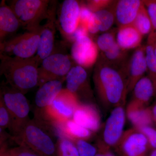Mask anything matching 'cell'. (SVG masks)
I'll return each instance as SVG.
<instances>
[{
	"label": "cell",
	"instance_id": "484cf974",
	"mask_svg": "<svg viewBox=\"0 0 156 156\" xmlns=\"http://www.w3.org/2000/svg\"><path fill=\"white\" fill-rule=\"evenodd\" d=\"M132 25L143 36L149 34L153 30L151 22L144 2Z\"/></svg>",
	"mask_w": 156,
	"mask_h": 156
},
{
	"label": "cell",
	"instance_id": "9a60e30c",
	"mask_svg": "<svg viewBox=\"0 0 156 156\" xmlns=\"http://www.w3.org/2000/svg\"><path fill=\"white\" fill-rule=\"evenodd\" d=\"M73 119L94 133L99 131L101 127L99 111L94 105L89 102L79 103L75 110Z\"/></svg>",
	"mask_w": 156,
	"mask_h": 156
},
{
	"label": "cell",
	"instance_id": "ac0fdd59",
	"mask_svg": "<svg viewBox=\"0 0 156 156\" xmlns=\"http://www.w3.org/2000/svg\"><path fill=\"white\" fill-rule=\"evenodd\" d=\"M144 1L119 0L115 6V22L119 27L132 24Z\"/></svg>",
	"mask_w": 156,
	"mask_h": 156
},
{
	"label": "cell",
	"instance_id": "74e56055",
	"mask_svg": "<svg viewBox=\"0 0 156 156\" xmlns=\"http://www.w3.org/2000/svg\"><path fill=\"white\" fill-rule=\"evenodd\" d=\"M88 33H89V32L87 30V27L80 23L75 31L69 38L74 42L79 38L88 36Z\"/></svg>",
	"mask_w": 156,
	"mask_h": 156
},
{
	"label": "cell",
	"instance_id": "f35d334b",
	"mask_svg": "<svg viewBox=\"0 0 156 156\" xmlns=\"http://www.w3.org/2000/svg\"><path fill=\"white\" fill-rule=\"evenodd\" d=\"M95 156H117L111 149L98 148V152Z\"/></svg>",
	"mask_w": 156,
	"mask_h": 156
},
{
	"label": "cell",
	"instance_id": "8d00e7d4",
	"mask_svg": "<svg viewBox=\"0 0 156 156\" xmlns=\"http://www.w3.org/2000/svg\"><path fill=\"white\" fill-rule=\"evenodd\" d=\"M92 12L87 5L80 6V23L86 26L93 14Z\"/></svg>",
	"mask_w": 156,
	"mask_h": 156
},
{
	"label": "cell",
	"instance_id": "7402d4cb",
	"mask_svg": "<svg viewBox=\"0 0 156 156\" xmlns=\"http://www.w3.org/2000/svg\"><path fill=\"white\" fill-rule=\"evenodd\" d=\"M143 36L132 24L119 27L117 30L116 41L123 50H127L141 46Z\"/></svg>",
	"mask_w": 156,
	"mask_h": 156
},
{
	"label": "cell",
	"instance_id": "3957f363",
	"mask_svg": "<svg viewBox=\"0 0 156 156\" xmlns=\"http://www.w3.org/2000/svg\"><path fill=\"white\" fill-rule=\"evenodd\" d=\"M48 129L37 120H30L11 138L18 146L28 148L41 156H56L54 143Z\"/></svg>",
	"mask_w": 156,
	"mask_h": 156
},
{
	"label": "cell",
	"instance_id": "603a6c76",
	"mask_svg": "<svg viewBox=\"0 0 156 156\" xmlns=\"http://www.w3.org/2000/svg\"><path fill=\"white\" fill-rule=\"evenodd\" d=\"M131 100L148 106L152 99L156 96L154 85L148 76H144L139 80L132 90Z\"/></svg>",
	"mask_w": 156,
	"mask_h": 156
},
{
	"label": "cell",
	"instance_id": "836d02e7",
	"mask_svg": "<svg viewBox=\"0 0 156 156\" xmlns=\"http://www.w3.org/2000/svg\"><path fill=\"white\" fill-rule=\"evenodd\" d=\"M144 3L150 18L153 30L156 31V0L144 1Z\"/></svg>",
	"mask_w": 156,
	"mask_h": 156
},
{
	"label": "cell",
	"instance_id": "f1b7e54d",
	"mask_svg": "<svg viewBox=\"0 0 156 156\" xmlns=\"http://www.w3.org/2000/svg\"><path fill=\"white\" fill-rule=\"evenodd\" d=\"M116 34L114 30L103 33L98 37L96 44L101 53L106 52L117 43Z\"/></svg>",
	"mask_w": 156,
	"mask_h": 156
},
{
	"label": "cell",
	"instance_id": "1f68e13d",
	"mask_svg": "<svg viewBox=\"0 0 156 156\" xmlns=\"http://www.w3.org/2000/svg\"><path fill=\"white\" fill-rule=\"evenodd\" d=\"M138 130L146 136L151 149H156V128L152 126H147Z\"/></svg>",
	"mask_w": 156,
	"mask_h": 156
},
{
	"label": "cell",
	"instance_id": "4316f807",
	"mask_svg": "<svg viewBox=\"0 0 156 156\" xmlns=\"http://www.w3.org/2000/svg\"><path fill=\"white\" fill-rule=\"evenodd\" d=\"M56 145V156H80L74 142L68 138L58 137Z\"/></svg>",
	"mask_w": 156,
	"mask_h": 156
},
{
	"label": "cell",
	"instance_id": "ab89813d",
	"mask_svg": "<svg viewBox=\"0 0 156 156\" xmlns=\"http://www.w3.org/2000/svg\"><path fill=\"white\" fill-rule=\"evenodd\" d=\"M150 109L154 123L156 125V99L150 107Z\"/></svg>",
	"mask_w": 156,
	"mask_h": 156
},
{
	"label": "cell",
	"instance_id": "8fae6325",
	"mask_svg": "<svg viewBox=\"0 0 156 156\" xmlns=\"http://www.w3.org/2000/svg\"><path fill=\"white\" fill-rule=\"evenodd\" d=\"M122 69L126 76L129 93L132 92L136 83L147 72L145 45H141L136 49Z\"/></svg>",
	"mask_w": 156,
	"mask_h": 156
},
{
	"label": "cell",
	"instance_id": "ba28073f",
	"mask_svg": "<svg viewBox=\"0 0 156 156\" xmlns=\"http://www.w3.org/2000/svg\"><path fill=\"white\" fill-rule=\"evenodd\" d=\"M40 31L41 28L27 31L3 42L1 44V55L21 58L34 57L38 48Z\"/></svg>",
	"mask_w": 156,
	"mask_h": 156
},
{
	"label": "cell",
	"instance_id": "e0dca14e",
	"mask_svg": "<svg viewBox=\"0 0 156 156\" xmlns=\"http://www.w3.org/2000/svg\"><path fill=\"white\" fill-rule=\"evenodd\" d=\"M58 137H66L73 141L79 140H88L93 137V132L77 124L73 119L63 122L51 124Z\"/></svg>",
	"mask_w": 156,
	"mask_h": 156
},
{
	"label": "cell",
	"instance_id": "ffe728a7",
	"mask_svg": "<svg viewBox=\"0 0 156 156\" xmlns=\"http://www.w3.org/2000/svg\"><path fill=\"white\" fill-rule=\"evenodd\" d=\"M63 81H48L40 87L35 97V103L39 111L44 110L52 103L62 89Z\"/></svg>",
	"mask_w": 156,
	"mask_h": 156
},
{
	"label": "cell",
	"instance_id": "4dcf8cb0",
	"mask_svg": "<svg viewBox=\"0 0 156 156\" xmlns=\"http://www.w3.org/2000/svg\"><path fill=\"white\" fill-rule=\"evenodd\" d=\"M11 119L9 110L5 105L2 98L0 100V129L11 130Z\"/></svg>",
	"mask_w": 156,
	"mask_h": 156
},
{
	"label": "cell",
	"instance_id": "5bb4252c",
	"mask_svg": "<svg viewBox=\"0 0 156 156\" xmlns=\"http://www.w3.org/2000/svg\"><path fill=\"white\" fill-rule=\"evenodd\" d=\"M80 5L76 0H65L59 12V26L62 32L69 37L80 24Z\"/></svg>",
	"mask_w": 156,
	"mask_h": 156
},
{
	"label": "cell",
	"instance_id": "f546056e",
	"mask_svg": "<svg viewBox=\"0 0 156 156\" xmlns=\"http://www.w3.org/2000/svg\"><path fill=\"white\" fill-rule=\"evenodd\" d=\"M74 143L80 156H95L97 153V147L89 143L87 140H79Z\"/></svg>",
	"mask_w": 156,
	"mask_h": 156
},
{
	"label": "cell",
	"instance_id": "277c9868",
	"mask_svg": "<svg viewBox=\"0 0 156 156\" xmlns=\"http://www.w3.org/2000/svg\"><path fill=\"white\" fill-rule=\"evenodd\" d=\"M48 0H16L10 6L18 18L21 26L27 31L40 29L43 19H48L55 10L50 8Z\"/></svg>",
	"mask_w": 156,
	"mask_h": 156
},
{
	"label": "cell",
	"instance_id": "83f0119b",
	"mask_svg": "<svg viewBox=\"0 0 156 156\" xmlns=\"http://www.w3.org/2000/svg\"><path fill=\"white\" fill-rule=\"evenodd\" d=\"M145 56L148 76L153 82L156 92V55L152 45L148 40L145 45Z\"/></svg>",
	"mask_w": 156,
	"mask_h": 156
},
{
	"label": "cell",
	"instance_id": "52a82bcc",
	"mask_svg": "<svg viewBox=\"0 0 156 156\" xmlns=\"http://www.w3.org/2000/svg\"><path fill=\"white\" fill-rule=\"evenodd\" d=\"M126 118L124 106L117 107L111 111L97 140L98 148L111 149L116 147L125 132Z\"/></svg>",
	"mask_w": 156,
	"mask_h": 156
},
{
	"label": "cell",
	"instance_id": "cb8c5ba5",
	"mask_svg": "<svg viewBox=\"0 0 156 156\" xmlns=\"http://www.w3.org/2000/svg\"><path fill=\"white\" fill-rule=\"evenodd\" d=\"M100 56L109 63L120 68L126 65L128 58L127 51L122 49L117 43L106 52L101 53Z\"/></svg>",
	"mask_w": 156,
	"mask_h": 156
},
{
	"label": "cell",
	"instance_id": "60d3db41",
	"mask_svg": "<svg viewBox=\"0 0 156 156\" xmlns=\"http://www.w3.org/2000/svg\"><path fill=\"white\" fill-rule=\"evenodd\" d=\"M148 156H156V149L151 150Z\"/></svg>",
	"mask_w": 156,
	"mask_h": 156
},
{
	"label": "cell",
	"instance_id": "2e32d148",
	"mask_svg": "<svg viewBox=\"0 0 156 156\" xmlns=\"http://www.w3.org/2000/svg\"><path fill=\"white\" fill-rule=\"evenodd\" d=\"M54 12L53 11L50 14L47 23L41 27L38 48L34 56L39 65L44 59L53 53L56 33Z\"/></svg>",
	"mask_w": 156,
	"mask_h": 156
},
{
	"label": "cell",
	"instance_id": "9c48e42d",
	"mask_svg": "<svg viewBox=\"0 0 156 156\" xmlns=\"http://www.w3.org/2000/svg\"><path fill=\"white\" fill-rule=\"evenodd\" d=\"M69 56L61 53H52L42 61L38 68L39 83L41 87L48 81L58 80L63 81L72 67Z\"/></svg>",
	"mask_w": 156,
	"mask_h": 156
},
{
	"label": "cell",
	"instance_id": "4fadbf2b",
	"mask_svg": "<svg viewBox=\"0 0 156 156\" xmlns=\"http://www.w3.org/2000/svg\"><path fill=\"white\" fill-rule=\"evenodd\" d=\"M66 89L77 98L88 99L92 97L85 68L79 65L73 66L66 77Z\"/></svg>",
	"mask_w": 156,
	"mask_h": 156
},
{
	"label": "cell",
	"instance_id": "d4e9b609",
	"mask_svg": "<svg viewBox=\"0 0 156 156\" xmlns=\"http://www.w3.org/2000/svg\"><path fill=\"white\" fill-rule=\"evenodd\" d=\"M116 2L114 1L110 6L93 12L98 20L100 24V32H106L113 25L115 21V6Z\"/></svg>",
	"mask_w": 156,
	"mask_h": 156
},
{
	"label": "cell",
	"instance_id": "7c38bea8",
	"mask_svg": "<svg viewBox=\"0 0 156 156\" xmlns=\"http://www.w3.org/2000/svg\"><path fill=\"white\" fill-rule=\"evenodd\" d=\"M98 48L96 43L89 36L81 37L73 43L71 54L74 60L85 68L95 64L98 56Z\"/></svg>",
	"mask_w": 156,
	"mask_h": 156
},
{
	"label": "cell",
	"instance_id": "6da1fadb",
	"mask_svg": "<svg viewBox=\"0 0 156 156\" xmlns=\"http://www.w3.org/2000/svg\"><path fill=\"white\" fill-rule=\"evenodd\" d=\"M95 64L93 83L101 106L110 111L117 107L125 106L128 90L122 68L110 64L100 55Z\"/></svg>",
	"mask_w": 156,
	"mask_h": 156
},
{
	"label": "cell",
	"instance_id": "44dd1931",
	"mask_svg": "<svg viewBox=\"0 0 156 156\" xmlns=\"http://www.w3.org/2000/svg\"><path fill=\"white\" fill-rule=\"evenodd\" d=\"M21 26L17 16L9 6L3 2L0 7V43L9 36L16 33Z\"/></svg>",
	"mask_w": 156,
	"mask_h": 156
},
{
	"label": "cell",
	"instance_id": "e575fe53",
	"mask_svg": "<svg viewBox=\"0 0 156 156\" xmlns=\"http://www.w3.org/2000/svg\"><path fill=\"white\" fill-rule=\"evenodd\" d=\"M114 2L113 1H91L88 2V8L93 12L105 9L110 6Z\"/></svg>",
	"mask_w": 156,
	"mask_h": 156
},
{
	"label": "cell",
	"instance_id": "5b68a950",
	"mask_svg": "<svg viewBox=\"0 0 156 156\" xmlns=\"http://www.w3.org/2000/svg\"><path fill=\"white\" fill-rule=\"evenodd\" d=\"M80 102L75 95L67 89H62L49 106L39 111L37 119L49 124L73 119L76 107Z\"/></svg>",
	"mask_w": 156,
	"mask_h": 156
},
{
	"label": "cell",
	"instance_id": "b9f144b4",
	"mask_svg": "<svg viewBox=\"0 0 156 156\" xmlns=\"http://www.w3.org/2000/svg\"><path fill=\"white\" fill-rule=\"evenodd\" d=\"M7 154H8V156H9V154H8V153H7Z\"/></svg>",
	"mask_w": 156,
	"mask_h": 156
},
{
	"label": "cell",
	"instance_id": "d6986e66",
	"mask_svg": "<svg viewBox=\"0 0 156 156\" xmlns=\"http://www.w3.org/2000/svg\"><path fill=\"white\" fill-rule=\"evenodd\" d=\"M126 117L133 126L139 129L142 127L152 126L154 124L150 107L143 105L132 100L126 109Z\"/></svg>",
	"mask_w": 156,
	"mask_h": 156
},
{
	"label": "cell",
	"instance_id": "7a4b0ae2",
	"mask_svg": "<svg viewBox=\"0 0 156 156\" xmlns=\"http://www.w3.org/2000/svg\"><path fill=\"white\" fill-rule=\"evenodd\" d=\"M0 73L11 88L25 94L38 85V66L34 57L21 58L1 55Z\"/></svg>",
	"mask_w": 156,
	"mask_h": 156
},
{
	"label": "cell",
	"instance_id": "d6a6232c",
	"mask_svg": "<svg viewBox=\"0 0 156 156\" xmlns=\"http://www.w3.org/2000/svg\"><path fill=\"white\" fill-rule=\"evenodd\" d=\"M7 151L9 156H41L28 148L21 146L7 148Z\"/></svg>",
	"mask_w": 156,
	"mask_h": 156
},
{
	"label": "cell",
	"instance_id": "d590c367",
	"mask_svg": "<svg viewBox=\"0 0 156 156\" xmlns=\"http://www.w3.org/2000/svg\"><path fill=\"white\" fill-rule=\"evenodd\" d=\"M87 28L88 32L92 34L100 32V24L94 13L87 23Z\"/></svg>",
	"mask_w": 156,
	"mask_h": 156
},
{
	"label": "cell",
	"instance_id": "8992f818",
	"mask_svg": "<svg viewBox=\"0 0 156 156\" xmlns=\"http://www.w3.org/2000/svg\"><path fill=\"white\" fill-rule=\"evenodd\" d=\"M1 98L11 115L10 131L14 136L30 120L29 118L30 108L28 101L22 92L8 87L2 89Z\"/></svg>",
	"mask_w": 156,
	"mask_h": 156
},
{
	"label": "cell",
	"instance_id": "30bf717a",
	"mask_svg": "<svg viewBox=\"0 0 156 156\" xmlns=\"http://www.w3.org/2000/svg\"><path fill=\"white\" fill-rule=\"evenodd\" d=\"M115 149L119 156H148L151 150L146 136L134 128L124 132Z\"/></svg>",
	"mask_w": 156,
	"mask_h": 156
}]
</instances>
